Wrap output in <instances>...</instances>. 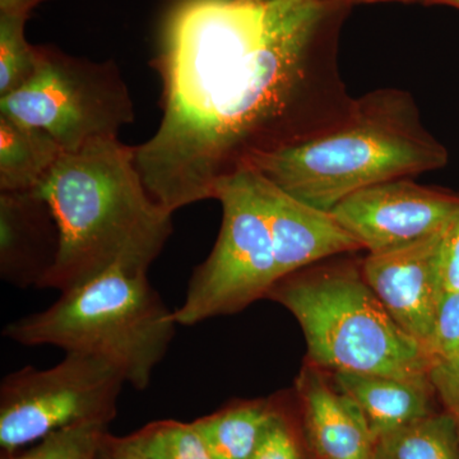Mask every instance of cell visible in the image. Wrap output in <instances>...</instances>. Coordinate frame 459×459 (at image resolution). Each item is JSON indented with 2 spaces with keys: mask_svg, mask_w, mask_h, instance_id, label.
I'll use <instances>...</instances> for the list:
<instances>
[{
  "mask_svg": "<svg viewBox=\"0 0 459 459\" xmlns=\"http://www.w3.org/2000/svg\"><path fill=\"white\" fill-rule=\"evenodd\" d=\"M323 0H171L151 65L159 128L134 146L151 197L169 212L213 199L222 178L313 134L312 44Z\"/></svg>",
  "mask_w": 459,
  "mask_h": 459,
  "instance_id": "obj_1",
  "label": "cell"
},
{
  "mask_svg": "<svg viewBox=\"0 0 459 459\" xmlns=\"http://www.w3.org/2000/svg\"><path fill=\"white\" fill-rule=\"evenodd\" d=\"M36 190L60 235L41 289L65 291L114 268L148 274L171 237L174 213L151 197L134 147L119 138L63 153Z\"/></svg>",
  "mask_w": 459,
  "mask_h": 459,
  "instance_id": "obj_2",
  "label": "cell"
},
{
  "mask_svg": "<svg viewBox=\"0 0 459 459\" xmlns=\"http://www.w3.org/2000/svg\"><path fill=\"white\" fill-rule=\"evenodd\" d=\"M446 152L422 129L404 92L377 91L353 101L340 122L246 162L289 195L331 212L383 181L442 168Z\"/></svg>",
  "mask_w": 459,
  "mask_h": 459,
  "instance_id": "obj_3",
  "label": "cell"
},
{
  "mask_svg": "<svg viewBox=\"0 0 459 459\" xmlns=\"http://www.w3.org/2000/svg\"><path fill=\"white\" fill-rule=\"evenodd\" d=\"M267 299L298 320L307 362L319 369L431 380L427 350L385 309L362 276L361 262H320L277 281Z\"/></svg>",
  "mask_w": 459,
  "mask_h": 459,
  "instance_id": "obj_4",
  "label": "cell"
},
{
  "mask_svg": "<svg viewBox=\"0 0 459 459\" xmlns=\"http://www.w3.org/2000/svg\"><path fill=\"white\" fill-rule=\"evenodd\" d=\"M177 327L174 310L148 274L114 268L60 292L48 309L9 323L3 336L26 347L54 346L100 359L126 385L144 391Z\"/></svg>",
  "mask_w": 459,
  "mask_h": 459,
  "instance_id": "obj_5",
  "label": "cell"
},
{
  "mask_svg": "<svg viewBox=\"0 0 459 459\" xmlns=\"http://www.w3.org/2000/svg\"><path fill=\"white\" fill-rule=\"evenodd\" d=\"M36 49L32 77L0 98V115L49 133L65 152L117 138L134 122L131 92L115 60L95 62L53 45Z\"/></svg>",
  "mask_w": 459,
  "mask_h": 459,
  "instance_id": "obj_6",
  "label": "cell"
},
{
  "mask_svg": "<svg viewBox=\"0 0 459 459\" xmlns=\"http://www.w3.org/2000/svg\"><path fill=\"white\" fill-rule=\"evenodd\" d=\"M222 222L213 249L193 271L183 304L174 310L181 327L240 313L267 298L279 281L270 229L244 165L214 188Z\"/></svg>",
  "mask_w": 459,
  "mask_h": 459,
  "instance_id": "obj_7",
  "label": "cell"
},
{
  "mask_svg": "<svg viewBox=\"0 0 459 459\" xmlns=\"http://www.w3.org/2000/svg\"><path fill=\"white\" fill-rule=\"evenodd\" d=\"M126 385L111 365L66 352L47 369L25 367L0 385V446L5 455L80 422L108 425Z\"/></svg>",
  "mask_w": 459,
  "mask_h": 459,
  "instance_id": "obj_8",
  "label": "cell"
},
{
  "mask_svg": "<svg viewBox=\"0 0 459 459\" xmlns=\"http://www.w3.org/2000/svg\"><path fill=\"white\" fill-rule=\"evenodd\" d=\"M368 255L430 237L459 216V197L406 178L353 193L331 211Z\"/></svg>",
  "mask_w": 459,
  "mask_h": 459,
  "instance_id": "obj_9",
  "label": "cell"
},
{
  "mask_svg": "<svg viewBox=\"0 0 459 459\" xmlns=\"http://www.w3.org/2000/svg\"><path fill=\"white\" fill-rule=\"evenodd\" d=\"M449 226L407 246L368 255L361 261L368 285L395 322L425 350L444 295L442 252Z\"/></svg>",
  "mask_w": 459,
  "mask_h": 459,
  "instance_id": "obj_10",
  "label": "cell"
},
{
  "mask_svg": "<svg viewBox=\"0 0 459 459\" xmlns=\"http://www.w3.org/2000/svg\"><path fill=\"white\" fill-rule=\"evenodd\" d=\"M249 168L273 241L279 280L332 256L364 250L333 214L289 195L253 166Z\"/></svg>",
  "mask_w": 459,
  "mask_h": 459,
  "instance_id": "obj_11",
  "label": "cell"
},
{
  "mask_svg": "<svg viewBox=\"0 0 459 459\" xmlns=\"http://www.w3.org/2000/svg\"><path fill=\"white\" fill-rule=\"evenodd\" d=\"M298 418L314 459H376L377 442L360 411L331 374L305 361L295 382Z\"/></svg>",
  "mask_w": 459,
  "mask_h": 459,
  "instance_id": "obj_12",
  "label": "cell"
},
{
  "mask_svg": "<svg viewBox=\"0 0 459 459\" xmlns=\"http://www.w3.org/2000/svg\"><path fill=\"white\" fill-rule=\"evenodd\" d=\"M59 246L56 217L38 190L0 192V276L5 282L41 289Z\"/></svg>",
  "mask_w": 459,
  "mask_h": 459,
  "instance_id": "obj_13",
  "label": "cell"
},
{
  "mask_svg": "<svg viewBox=\"0 0 459 459\" xmlns=\"http://www.w3.org/2000/svg\"><path fill=\"white\" fill-rule=\"evenodd\" d=\"M329 374L334 385L360 411L376 442L439 411L431 380L413 382L347 371Z\"/></svg>",
  "mask_w": 459,
  "mask_h": 459,
  "instance_id": "obj_14",
  "label": "cell"
},
{
  "mask_svg": "<svg viewBox=\"0 0 459 459\" xmlns=\"http://www.w3.org/2000/svg\"><path fill=\"white\" fill-rule=\"evenodd\" d=\"M63 153L49 133L0 115V192L38 188Z\"/></svg>",
  "mask_w": 459,
  "mask_h": 459,
  "instance_id": "obj_15",
  "label": "cell"
},
{
  "mask_svg": "<svg viewBox=\"0 0 459 459\" xmlns=\"http://www.w3.org/2000/svg\"><path fill=\"white\" fill-rule=\"evenodd\" d=\"M277 409V397L235 401L193 421L213 459H250Z\"/></svg>",
  "mask_w": 459,
  "mask_h": 459,
  "instance_id": "obj_16",
  "label": "cell"
},
{
  "mask_svg": "<svg viewBox=\"0 0 459 459\" xmlns=\"http://www.w3.org/2000/svg\"><path fill=\"white\" fill-rule=\"evenodd\" d=\"M376 459H459V433L444 410L380 437Z\"/></svg>",
  "mask_w": 459,
  "mask_h": 459,
  "instance_id": "obj_17",
  "label": "cell"
},
{
  "mask_svg": "<svg viewBox=\"0 0 459 459\" xmlns=\"http://www.w3.org/2000/svg\"><path fill=\"white\" fill-rule=\"evenodd\" d=\"M129 439L147 459H213L193 422H151L129 435Z\"/></svg>",
  "mask_w": 459,
  "mask_h": 459,
  "instance_id": "obj_18",
  "label": "cell"
},
{
  "mask_svg": "<svg viewBox=\"0 0 459 459\" xmlns=\"http://www.w3.org/2000/svg\"><path fill=\"white\" fill-rule=\"evenodd\" d=\"M27 21L0 16V98L20 89L35 72L38 49L27 41Z\"/></svg>",
  "mask_w": 459,
  "mask_h": 459,
  "instance_id": "obj_19",
  "label": "cell"
},
{
  "mask_svg": "<svg viewBox=\"0 0 459 459\" xmlns=\"http://www.w3.org/2000/svg\"><path fill=\"white\" fill-rule=\"evenodd\" d=\"M108 425L80 422L54 431L25 453L3 459H98Z\"/></svg>",
  "mask_w": 459,
  "mask_h": 459,
  "instance_id": "obj_20",
  "label": "cell"
},
{
  "mask_svg": "<svg viewBox=\"0 0 459 459\" xmlns=\"http://www.w3.org/2000/svg\"><path fill=\"white\" fill-rule=\"evenodd\" d=\"M250 459H314L298 413L292 412L285 398L277 397L276 412Z\"/></svg>",
  "mask_w": 459,
  "mask_h": 459,
  "instance_id": "obj_21",
  "label": "cell"
},
{
  "mask_svg": "<svg viewBox=\"0 0 459 459\" xmlns=\"http://www.w3.org/2000/svg\"><path fill=\"white\" fill-rule=\"evenodd\" d=\"M427 352L433 364L459 365V291L443 295Z\"/></svg>",
  "mask_w": 459,
  "mask_h": 459,
  "instance_id": "obj_22",
  "label": "cell"
},
{
  "mask_svg": "<svg viewBox=\"0 0 459 459\" xmlns=\"http://www.w3.org/2000/svg\"><path fill=\"white\" fill-rule=\"evenodd\" d=\"M430 379L440 406L449 413L459 433V365L434 362Z\"/></svg>",
  "mask_w": 459,
  "mask_h": 459,
  "instance_id": "obj_23",
  "label": "cell"
},
{
  "mask_svg": "<svg viewBox=\"0 0 459 459\" xmlns=\"http://www.w3.org/2000/svg\"><path fill=\"white\" fill-rule=\"evenodd\" d=\"M442 279L444 294L459 291V216L449 226L444 238Z\"/></svg>",
  "mask_w": 459,
  "mask_h": 459,
  "instance_id": "obj_24",
  "label": "cell"
},
{
  "mask_svg": "<svg viewBox=\"0 0 459 459\" xmlns=\"http://www.w3.org/2000/svg\"><path fill=\"white\" fill-rule=\"evenodd\" d=\"M98 459H147L129 437H115L105 433L100 446Z\"/></svg>",
  "mask_w": 459,
  "mask_h": 459,
  "instance_id": "obj_25",
  "label": "cell"
},
{
  "mask_svg": "<svg viewBox=\"0 0 459 459\" xmlns=\"http://www.w3.org/2000/svg\"><path fill=\"white\" fill-rule=\"evenodd\" d=\"M51 0H0V16L30 18L39 5Z\"/></svg>",
  "mask_w": 459,
  "mask_h": 459,
  "instance_id": "obj_26",
  "label": "cell"
},
{
  "mask_svg": "<svg viewBox=\"0 0 459 459\" xmlns=\"http://www.w3.org/2000/svg\"><path fill=\"white\" fill-rule=\"evenodd\" d=\"M446 2L452 3V4L458 5L459 7V0H446Z\"/></svg>",
  "mask_w": 459,
  "mask_h": 459,
  "instance_id": "obj_27",
  "label": "cell"
},
{
  "mask_svg": "<svg viewBox=\"0 0 459 459\" xmlns=\"http://www.w3.org/2000/svg\"><path fill=\"white\" fill-rule=\"evenodd\" d=\"M168 2H171V0H168Z\"/></svg>",
  "mask_w": 459,
  "mask_h": 459,
  "instance_id": "obj_28",
  "label": "cell"
}]
</instances>
